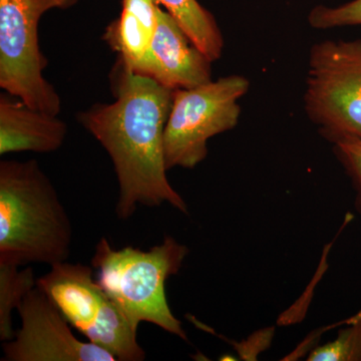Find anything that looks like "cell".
Wrapping results in <instances>:
<instances>
[{"instance_id": "obj_1", "label": "cell", "mask_w": 361, "mask_h": 361, "mask_svg": "<svg viewBox=\"0 0 361 361\" xmlns=\"http://www.w3.org/2000/svg\"><path fill=\"white\" fill-rule=\"evenodd\" d=\"M111 75L116 101L94 104L78 120L113 161L120 189L116 216L128 220L139 206L165 203L188 214L186 202L169 182L164 157L174 90L135 73L121 59Z\"/></svg>"}, {"instance_id": "obj_2", "label": "cell", "mask_w": 361, "mask_h": 361, "mask_svg": "<svg viewBox=\"0 0 361 361\" xmlns=\"http://www.w3.org/2000/svg\"><path fill=\"white\" fill-rule=\"evenodd\" d=\"M73 226L39 161H0V263L66 262Z\"/></svg>"}, {"instance_id": "obj_3", "label": "cell", "mask_w": 361, "mask_h": 361, "mask_svg": "<svg viewBox=\"0 0 361 361\" xmlns=\"http://www.w3.org/2000/svg\"><path fill=\"white\" fill-rule=\"evenodd\" d=\"M188 254V247L171 236L147 251L132 246L114 249L104 237L97 244L92 267L97 283L133 329L137 331L142 322H149L188 341L166 294L167 280L179 273Z\"/></svg>"}, {"instance_id": "obj_4", "label": "cell", "mask_w": 361, "mask_h": 361, "mask_svg": "<svg viewBox=\"0 0 361 361\" xmlns=\"http://www.w3.org/2000/svg\"><path fill=\"white\" fill-rule=\"evenodd\" d=\"M303 103L326 141L361 140V39L311 47Z\"/></svg>"}, {"instance_id": "obj_5", "label": "cell", "mask_w": 361, "mask_h": 361, "mask_svg": "<svg viewBox=\"0 0 361 361\" xmlns=\"http://www.w3.org/2000/svg\"><path fill=\"white\" fill-rule=\"evenodd\" d=\"M250 82L233 75L191 89L173 92L172 106L164 133L167 170L193 169L208 156V141L238 125L239 101Z\"/></svg>"}, {"instance_id": "obj_6", "label": "cell", "mask_w": 361, "mask_h": 361, "mask_svg": "<svg viewBox=\"0 0 361 361\" xmlns=\"http://www.w3.org/2000/svg\"><path fill=\"white\" fill-rule=\"evenodd\" d=\"M90 266L66 262L51 266L37 286L87 341L110 351L118 361H142L146 353L111 297L92 277Z\"/></svg>"}, {"instance_id": "obj_7", "label": "cell", "mask_w": 361, "mask_h": 361, "mask_svg": "<svg viewBox=\"0 0 361 361\" xmlns=\"http://www.w3.org/2000/svg\"><path fill=\"white\" fill-rule=\"evenodd\" d=\"M78 0H0V87L37 110L58 116L61 99L44 77L47 58L39 44V23L51 9Z\"/></svg>"}, {"instance_id": "obj_8", "label": "cell", "mask_w": 361, "mask_h": 361, "mask_svg": "<svg viewBox=\"0 0 361 361\" xmlns=\"http://www.w3.org/2000/svg\"><path fill=\"white\" fill-rule=\"evenodd\" d=\"M21 326L2 344V361H116L110 351L78 339L61 311L39 287L18 310Z\"/></svg>"}, {"instance_id": "obj_9", "label": "cell", "mask_w": 361, "mask_h": 361, "mask_svg": "<svg viewBox=\"0 0 361 361\" xmlns=\"http://www.w3.org/2000/svg\"><path fill=\"white\" fill-rule=\"evenodd\" d=\"M211 63L177 20L158 7V25L149 49L130 70L169 89H191L211 82Z\"/></svg>"}, {"instance_id": "obj_10", "label": "cell", "mask_w": 361, "mask_h": 361, "mask_svg": "<svg viewBox=\"0 0 361 361\" xmlns=\"http://www.w3.org/2000/svg\"><path fill=\"white\" fill-rule=\"evenodd\" d=\"M14 97L8 92L0 96V155L61 149L68 134L66 123Z\"/></svg>"}, {"instance_id": "obj_11", "label": "cell", "mask_w": 361, "mask_h": 361, "mask_svg": "<svg viewBox=\"0 0 361 361\" xmlns=\"http://www.w3.org/2000/svg\"><path fill=\"white\" fill-rule=\"evenodd\" d=\"M158 7L156 0H123L120 18L106 30V42L129 68L151 44L158 25Z\"/></svg>"}, {"instance_id": "obj_12", "label": "cell", "mask_w": 361, "mask_h": 361, "mask_svg": "<svg viewBox=\"0 0 361 361\" xmlns=\"http://www.w3.org/2000/svg\"><path fill=\"white\" fill-rule=\"evenodd\" d=\"M177 20L195 47L210 59L218 61L224 49V39L215 18L198 0H156Z\"/></svg>"}, {"instance_id": "obj_13", "label": "cell", "mask_w": 361, "mask_h": 361, "mask_svg": "<svg viewBox=\"0 0 361 361\" xmlns=\"http://www.w3.org/2000/svg\"><path fill=\"white\" fill-rule=\"evenodd\" d=\"M0 263V341H11L16 336L13 312L18 311L23 299L37 286L32 267Z\"/></svg>"}, {"instance_id": "obj_14", "label": "cell", "mask_w": 361, "mask_h": 361, "mask_svg": "<svg viewBox=\"0 0 361 361\" xmlns=\"http://www.w3.org/2000/svg\"><path fill=\"white\" fill-rule=\"evenodd\" d=\"M311 361H361V312L350 320L348 329L336 341L319 346L310 353Z\"/></svg>"}, {"instance_id": "obj_15", "label": "cell", "mask_w": 361, "mask_h": 361, "mask_svg": "<svg viewBox=\"0 0 361 361\" xmlns=\"http://www.w3.org/2000/svg\"><path fill=\"white\" fill-rule=\"evenodd\" d=\"M307 20L315 30L361 25V0H353L336 7L315 6L308 14Z\"/></svg>"}, {"instance_id": "obj_16", "label": "cell", "mask_w": 361, "mask_h": 361, "mask_svg": "<svg viewBox=\"0 0 361 361\" xmlns=\"http://www.w3.org/2000/svg\"><path fill=\"white\" fill-rule=\"evenodd\" d=\"M334 152L351 180L355 191V209L361 215V140L336 142Z\"/></svg>"}]
</instances>
